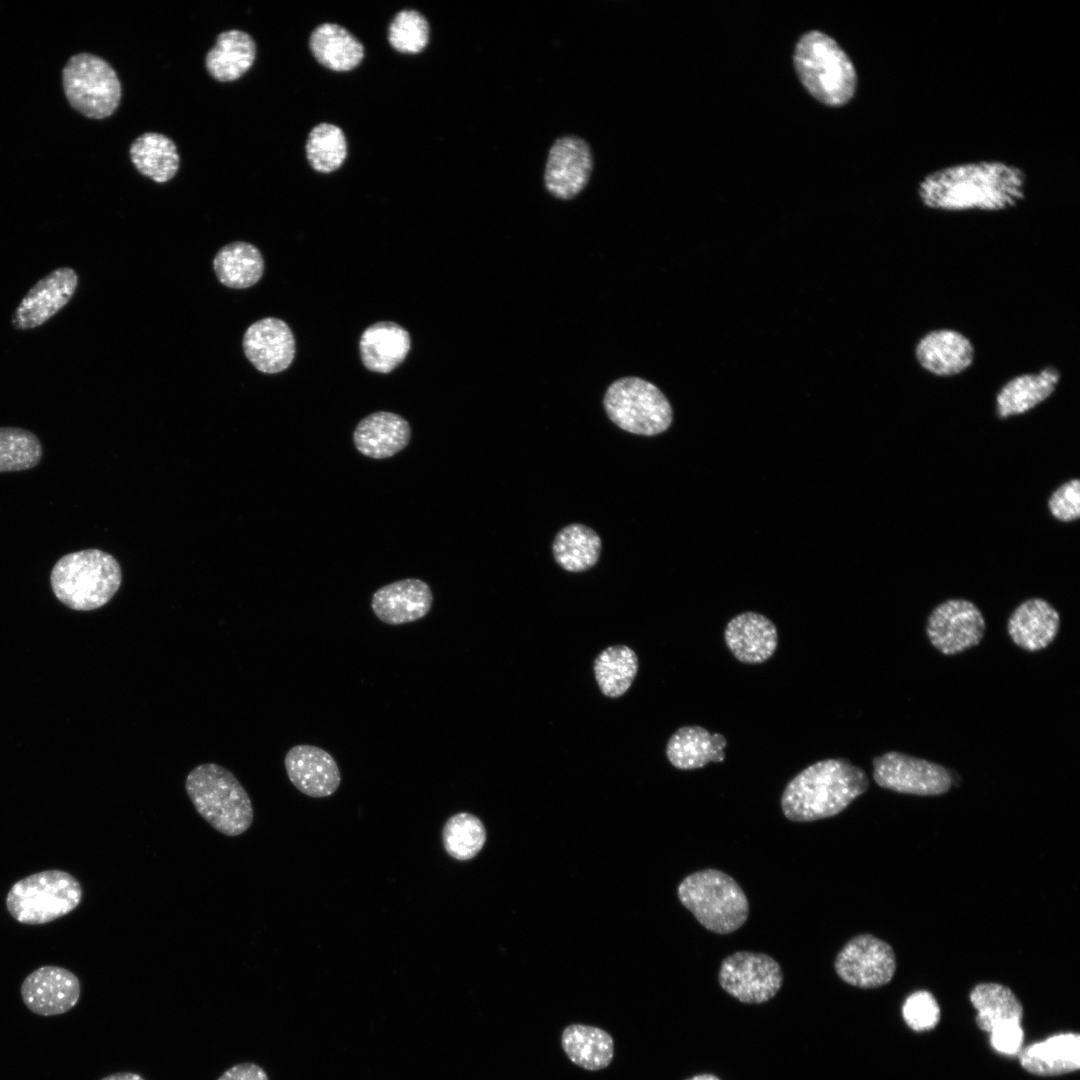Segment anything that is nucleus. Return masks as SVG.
Segmentation results:
<instances>
[{"label":"nucleus","instance_id":"28","mask_svg":"<svg viewBox=\"0 0 1080 1080\" xmlns=\"http://www.w3.org/2000/svg\"><path fill=\"white\" fill-rule=\"evenodd\" d=\"M255 57L253 38L244 31L228 30L217 36L215 45L206 55L205 65L214 79L229 82L242 77L253 65Z\"/></svg>","mask_w":1080,"mask_h":1080},{"label":"nucleus","instance_id":"42","mask_svg":"<svg viewBox=\"0 0 1080 1080\" xmlns=\"http://www.w3.org/2000/svg\"><path fill=\"white\" fill-rule=\"evenodd\" d=\"M992 1047L1004 1055H1018L1022 1049L1024 1031L1021 1022H1007L994 1027L990 1032Z\"/></svg>","mask_w":1080,"mask_h":1080},{"label":"nucleus","instance_id":"41","mask_svg":"<svg viewBox=\"0 0 1080 1080\" xmlns=\"http://www.w3.org/2000/svg\"><path fill=\"white\" fill-rule=\"evenodd\" d=\"M1051 515L1062 522L1077 520L1080 516V481L1071 479L1058 486L1048 499Z\"/></svg>","mask_w":1080,"mask_h":1080},{"label":"nucleus","instance_id":"31","mask_svg":"<svg viewBox=\"0 0 1080 1080\" xmlns=\"http://www.w3.org/2000/svg\"><path fill=\"white\" fill-rule=\"evenodd\" d=\"M310 49L319 63L333 71H349L364 57L362 44L345 28L333 24L319 25L311 34Z\"/></svg>","mask_w":1080,"mask_h":1080},{"label":"nucleus","instance_id":"6","mask_svg":"<svg viewBox=\"0 0 1080 1080\" xmlns=\"http://www.w3.org/2000/svg\"><path fill=\"white\" fill-rule=\"evenodd\" d=\"M677 892L681 903L696 920L714 933H732L748 918L749 903L744 891L723 871L694 872L682 880Z\"/></svg>","mask_w":1080,"mask_h":1080},{"label":"nucleus","instance_id":"5","mask_svg":"<svg viewBox=\"0 0 1080 1080\" xmlns=\"http://www.w3.org/2000/svg\"><path fill=\"white\" fill-rule=\"evenodd\" d=\"M794 66L808 92L829 106H842L854 96L857 73L845 51L820 31L805 33L795 47Z\"/></svg>","mask_w":1080,"mask_h":1080},{"label":"nucleus","instance_id":"9","mask_svg":"<svg viewBox=\"0 0 1080 1080\" xmlns=\"http://www.w3.org/2000/svg\"><path fill=\"white\" fill-rule=\"evenodd\" d=\"M62 83L71 107L88 118H107L119 106L120 80L99 56L79 53L70 57L62 71Z\"/></svg>","mask_w":1080,"mask_h":1080},{"label":"nucleus","instance_id":"44","mask_svg":"<svg viewBox=\"0 0 1080 1080\" xmlns=\"http://www.w3.org/2000/svg\"><path fill=\"white\" fill-rule=\"evenodd\" d=\"M100 1080H145L139 1074L133 1072H118L107 1075Z\"/></svg>","mask_w":1080,"mask_h":1080},{"label":"nucleus","instance_id":"16","mask_svg":"<svg viewBox=\"0 0 1080 1080\" xmlns=\"http://www.w3.org/2000/svg\"><path fill=\"white\" fill-rule=\"evenodd\" d=\"M78 275L70 267H60L41 278L22 298L11 318L17 330L36 328L58 313L73 297Z\"/></svg>","mask_w":1080,"mask_h":1080},{"label":"nucleus","instance_id":"12","mask_svg":"<svg viewBox=\"0 0 1080 1080\" xmlns=\"http://www.w3.org/2000/svg\"><path fill=\"white\" fill-rule=\"evenodd\" d=\"M834 968L838 977L851 986L877 988L892 980L896 957L887 942L871 934H860L838 952Z\"/></svg>","mask_w":1080,"mask_h":1080},{"label":"nucleus","instance_id":"22","mask_svg":"<svg viewBox=\"0 0 1080 1080\" xmlns=\"http://www.w3.org/2000/svg\"><path fill=\"white\" fill-rule=\"evenodd\" d=\"M1059 627V613L1042 598L1021 602L1011 613L1007 624L1011 640L1028 652L1048 647L1056 638Z\"/></svg>","mask_w":1080,"mask_h":1080},{"label":"nucleus","instance_id":"40","mask_svg":"<svg viewBox=\"0 0 1080 1080\" xmlns=\"http://www.w3.org/2000/svg\"><path fill=\"white\" fill-rule=\"evenodd\" d=\"M902 1014L908 1027L916 1032L934 1029L941 1018L936 998L924 990L916 991L906 998Z\"/></svg>","mask_w":1080,"mask_h":1080},{"label":"nucleus","instance_id":"26","mask_svg":"<svg viewBox=\"0 0 1080 1080\" xmlns=\"http://www.w3.org/2000/svg\"><path fill=\"white\" fill-rule=\"evenodd\" d=\"M411 346L407 330L397 323L381 321L364 330L359 348L364 366L373 372L389 373L407 356Z\"/></svg>","mask_w":1080,"mask_h":1080},{"label":"nucleus","instance_id":"36","mask_svg":"<svg viewBox=\"0 0 1080 1080\" xmlns=\"http://www.w3.org/2000/svg\"><path fill=\"white\" fill-rule=\"evenodd\" d=\"M486 841V829L473 814L460 812L451 816L442 829V843L452 858L466 861L474 858Z\"/></svg>","mask_w":1080,"mask_h":1080},{"label":"nucleus","instance_id":"23","mask_svg":"<svg viewBox=\"0 0 1080 1080\" xmlns=\"http://www.w3.org/2000/svg\"><path fill=\"white\" fill-rule=\"evenodd\" d=\"M1060 379L1061 372L1054 366L1011 378L996 394V415L1005 419L1030 411L1054 393Z\"/></svg>","mask_w":1080,"mask_h":1080},{"label":"nucleus","instance_id":"17","mask_svg":"<svg viewBox=\"0 0 1080 1080\" xmlns=\"http://www.w3.org/2000/svg\"><path fill=\"white\" fill-rule=\"evenodd\" d=\"M242 346L251 364L266 374L284 371L295 357L294 335L278 318L267 317L251 324L244 333Z\"/></svg>","mask_w":1080,"mask_h":1080},{"label":"nucleus","instance_id":"34","mask_svg":"<svg viewBox=\"0 0 1080 1080\" xmlns=\"http://www.w3.org/2000/svg\"><path fill=\"white\" fill-rule=\"evenodd\" d=\"M970 1001L977 1010L976 1024L985 1032L1007 1022H1021L1023 1006L1014 992L999 983H979L970 992Z\"/></svg>","mask_w":1080,"mask_h":1080},{"label":"nucleus","instance_id":"19","mask_svg":"<svg viewBox=\"0 0 1080 1080\" xmlns=\"http://www.w3.org/2000/svg\"><path fill=\"white\" fill-rule=\"evenodd\" d=\"M284 765L291 783L310 797H328L336 792L341 782L335 759L317 746H293L286 753Z\"/></svg>","mask_w":1080,"mask_h":1080},{"label":"nucleus","instance_id":"33","mask_svg":"<svg viewBox=\"0 0 1080 1080\" xmlns=\"http://www.w3.org/2000/svg\"><path fill=\"white\" fill-rule=\"evenodd\" d=\"M601 547V538L592 528L574 523L565 526L556 534L552 553L561 568L578 573L595 566Z\"/></svg>","mask_w":1080,"mask_h":1080},{"label":"nucleus","instance_id":"21","mask_svg":"<svg viewBox=\"0 0 1080 1080\" xmlns=\"http://www.w3.org/2000/svg\"><path fill=\"white\" fill-rule=\"evenodd\" d=\"M724 639L734 657L747 664L766 661L778 644L775 624L766 616L751 611L738 614L728 622Z\"/></svg>","mask_w":1080,"mask_h":1080},{"label":"nucleus","instance_id":"15","mask_svg":"<svg viewBox=\"0 0 1080 1080\" xmlns=\"http://www.w3.org/2000/svg\"><path fill=\"white\" fill-rule=\"evenodd\" d=\"M20 994L25 1006L40 1016H56L71 1010L81 996V984L70 970L54 965L41 966L22 982Z\"/></svg>","mask_w":1080,"mask_h":1080},{"label":"nucleus","instance_id":"4","mask_svg":"<svg viewBox=\"0 0 1080 1080\" xmlns=\"http://www.w3.org/2000/svg\"><path fill=\"white\" fill-rule=\"evenodd\" d=\"M117 560L98 549L72 552L53 566L50 584L56 598L73 610L89 611L107 604L121 585Z\"/></svg>","mask_w":1080,"mask_h":1080},{"label":"nucleus","instance_id":"10","mask_svg":"<svg viewBox=\"0 0 1080 1080\" xmlns=\"http://www.w3.org/2000/svg\"><path fill=\"white\" fill-rule=\"evenodd\" d=\"M873 779L882 788L918 796L945 794L954 784L946 767L897 751L874 757Z\"/></svg>","mask_w":1080,"mask_h":1080},{"label":"nucleus","instance_id":"32","mask_svg":"<svg viewBox=\"0 0 1080 1080\" xmlns=\"http://www.w3.org/2000/svg\"><path fill=\"white\" fill-rule=\"evenodd\" d=\"M129 153L136 169L155 182H167L178 171L180 159L176 145L163 134L140 135L132 142Z\"/></svg>","mask_w":1080,"mask_h":1080},{"label":"nucleus","instance_id":"1","mask_svg":"<svg viewBox=\"0 0 1080 1080\" xmlns=\"http://www.w3.org/2000/svg\"><path fill=\"white\" fill-rule=\"evenodd\" d=\"M1026 187L1027 176L1019 167L982 160L932 171L919 181L916 192L921 204L933 210L997 212L1022 202Z\"/></svg>","mask_w":1080,"mask_h":1080},{"label":"nucleus","instance_id":"39","mask_svg":"<svg viewBox=\"0 0 1080 1080\" xmlns=\"http://www.w3.org/2000/svg\"><path fill=\"white\" fill-rule=\"evenodd\" d=\"M388 40L401 53H419L429 41L428 22L417 11L402 10L389 26Z\"/></svg>","mask_w":1080,"mask_h":1080},{"label":"nucleus","instance_id":"8","mask_svg":"<svg viewBox=\"0 0 1080 1080\" xmlns=\"http://www.w3.org/2000/svg\"><path fill=\"white\" fill-rule=\"evenodd\" d=\"M609 419L629 433L655 436L665 432L673 420L672 407L652 383L625 377L613 382L603 399Z\"/></svg>","mask_w":1080,"mask_h":1080},{"label":"nucleus","instance_id":"38","mask_svg":"<svg viewBox=\"0 0 1080 1080\" xmlns=\"http://www.w3.org/2000/svg\"><path fill=\"white\" fill-rule=\"evenodd\" d=\"M42 458V445L31 431L0 427V472L31 469Z\"/></svg>","mask_w":1080,"mask_h":1080},{"label":"nucleus","instance_id":"27","mask_svg":"<svg viewBox=\"0 0 1080 1080\" xmlns=\"http://www.w3.org/2000/svg\"><path fill=\"white\" fill-rule=\"evenodd\" d=\"M726 738L720 733L711 734L701 726H684L672 734L667 742L666 756L669 762L682 770L701 768L709 762L725 759Z\"/></svg>","mask_w":1080,"mask_h":1080},{"label":"nucleus","instance_id":"45","mask_svg":"<svg viewBox=\"0 0 1080 1080\" xmlns=\"http://www.w3.org/2000/svg\"><path fill=\"white\" fill-rule=\"evenodd\" d=\"M686 1080H721L718 1076L711 1073H702L694 1075Z\"/></svg>","mask_w":1080,"mask_h":1080},{"label":"nucleus","instance_id":"24","mask_svg":"<svg viewBox=\"0 0 1080 1080\" xmlns=\"http://www.w3.org/2000/svg\"><path fill=\"white\" fill-rule=\"evenodd\" d=\"M410 437L409 423L400 415L387 411L364 417L353 432L356 449L373 459L394 456L408 445Z\"/></svg>","mask_w":1080,"mask_h":1080},{"label":"nucleus","instance_id":"18","mask_svg":"<svg viewBox=\"0 0 1080 1080\" xmlns=\"http://www.w3.org/2000/svg\"><path fill=\"white\" fill-rule=\"evenodd\" d=\"M914 356L926 372L938 377H952L973 364L975 348L962 332L939 328L928 331L917 341Z\"/></svg>","mask_w":1080,"mask_h":1080},{"label":"nucleus","instance_id":"13","mask_svg":"<svg viewBox=\"0 0 1080 1080\" xmlns=\"http://www.w3.org/2000/svg\"><path fill=\"white\" fill-rule=\"evenodd\" d=\"M985 632L980 609L966 599H948L929 614L926 633L933 647L944 655H955L977 646Z\"/></svg>","mask_w":1080,"mask_h":1080},{"label":"nucleus","instance_id":"3","mask_svg":"<svg viewBox=\"0 0 1080 1080\" xmlns=\"http://www.w3.org/2000/svg\"><path fill=\"white\" fill-rule=\"evenodd\" d=\"M185 789L198 814L218 832L238 836L250 828L251 800L228 769L216 763L198 765L188 773Z\"/></svg>","mask_w":1080,"mask_h":1080},{"label":"nucleus","instance_id":"2","mask_svg":"<svg viewBox=\"0 0 1080 1080\" xmlns=\"http://www.w3.org/2000/svg\"><path fill=\"white\" fill-rule=\"evenodd\" d=\"M869 779L863 769L844 758L816 762L797 774L785 787L781 807L794 822L829 818L864 794Z\"/></svg>","mask_w":1080,"mask_h":1080},{"label":"nucleus","instance_id":"11","mask_svg":"<svg viewBox=\"0 0 1080 1080\" xmlns=\"http://www.w3.org/2000/svg\"><path fill=\"white\" fill-rule=\"evenodd\" d=\"M718 980L721 988L738 1001L761 1004L780 990L783 972L779 963L767 954L738 951L722 961Z\"/></svg>","mask_w":1080,"mask_h":1080},{"label":"nucleus","instance_id":"14","mask_svg":"<svg viewBox=\"0 0 1080 1080\" xmlns=\"http://www.w3.org/2000/svg\"><path fill=\"white\" fill-rule=\"evenodd\" d=\"M593 170V155L582 138L566 135L557 138L549 149L544 185L555 198L569 200L588 184Z\"/></svg>","mask_w":1080,"mask_h":1080},{"label":"nucleus","instance_id":"37","mask_svg":"<svg viewBox=\"0 0 1080 1080\" xmlns=\"http://www.w3.org/2000/svg\"><path fill=\"white\" fill-rule=\"evenodd\" d=\"M306 155L312 168L321 173L338 169L347 155V143L342 130L329 123L315 126L309 133Z\"/></svg>","mask_w":1080,"mask_h":1080},{"label":"nucleus","instance_id":"30","mask_svg":"<svg viewBox=\"0 0 1080 1080\" xmlns=\"http://www.w3.org/2000/svg\"><path fill=\"white\" fill-rule=\"evenodd\" d=\"M213 269L219 282L232 289L255 285L263 276L264 259L260 250L244 241L223 246L213 259Z\"/></svg>","mask_w":1080,"mask_h":1080},{"label":"nucleus","instance_id":"35","mask_svg":"<svg viewBox=\"0 0 1080 1080\" xmlns=\"http://www.w3.org/2000/svg\"><path fill=\"white\" fill-rule=\"evenodd\" d=\"M593 671L603 695L618 698L632 685L638 671V658L628 646H609L595 658Z\"/></svg>","mask_w":1080,"mask_h":1080},{"label":"nucleus","instance_id":"20","mask_svg":"<svg viewBox=\"0 0 1080 1080\" xmlns=\"http://www.w3.org/2000/svg\"><path fill=\"white\" fill-rule=\"evenodd\" d=\"M433 594L427 583L409 578L387 584L372 595L371 608L376 617L389 625L417 621L430 611Z\"/></svg>","mask_w":1080,"mask_h":1080},{"label":"nucleus","instance_id":"25","mask_svg":"<svg viewBox=\"0 0 1080 1080\" xmlns=\"http://www.w3.org/2000/svg\"><path fill=\"white\" fill-rule=\"evenodd\" d=\"M1021 1066L1037 1076H1058L1080 1068V1036L1060 1033L1022 1048L1018 1053Z\"/></svg>","mask_w":1080,"mask_h":1080},{"label":"nucleus","instance_id":"7","mask_svg":"<svg viewBox=\"0 0 1080 1080\" xmlns=\"http://www.w3.org/2000/svg\"><path fill=\"white\" fill-rule=\"evenodd\" d=\"M80 882L70 873L51 869L15 882L5 899L6 909L18 923L41 925L61 918L80 904Z\"/></svg>","mask_w":1080,"mask_h":1080},{"label":"nucleus","instance_id":"29","mask_svg":"<svg viewBox=\"0 0 1080 1080\" xmlns=\"http://www.w3.org/2000/svg\"><path fill=\"white\" fill-rule=\"evenodd\" d=\"M561 1046L574 1064L589 1071L608 1067L614 1057L612 1036L595 1026L568 1025L562 1031Z\"/></svg>","mask_w":1080,"mask_h":1080},{"label":"nucleus","instance_id":"43","mask_svg":"<svg viewBox=\"0 0 1080 1080\" xmlns=\"http://www.w3.org/2000/svg\"><path fill=\"white\" fill-rule=\"evenodd\" d=\"M217 1080H269V1078L259 1065L245 1062L228 1068Z\"/></svg>","mask_w":1080,"mask_h":1080}]
</instances>
